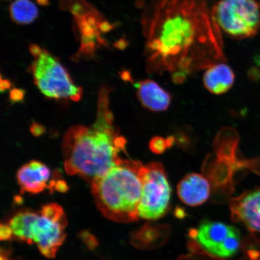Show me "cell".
Here are the masks:
<instances>
[{"label": "cell", "mask_w": 260, "mask_h": 260, "mask_svg": "<svg viewBox=\"0 0 260 260\" xmlns=\"http://www.w3.org/2000/svg\"><path fill=\"white\" fill-rule=\"evenodd\" d=\"M50 176L51 172L46 165L32 160L19 169L17 180L22 191L35 194L54 186L56 181L49 183Z\"/></svg>", "instance_id": "cell-10"}, {"label": "cell", "mask_w": 260, "mask_h": 260, "mask_svg": "<svg viewBox=\"0 0 260 260\" xmlns=\"http://www.w3.org/2000/svg\"><path fill=\"white\" fill-rule=\"evenodd\" d=\"M143 166L121 158L106 174L92 182V194L104 215L119 222L138 220Z\"/></svg>", "instance_id": "cell-3"}, {"label": "cell", "mask_w": 260, "mask_h": 260, "mask_svg": "<svg viewBox=\"0 0 260 260\" xmlns=\"http://www.w3.org/2000/svg\"><path fill=\"white\" fill-rule=\"evenodd\" d=\"M38 2L42 5H47L48 3V0H38Z\"/></svg>", "instance_id": "cell-22"}, {"label": "cell", "mask_w": 260, "mask_h": 260, "mask_svg": "<svg viewBox=\"0 0 260 260\" xmlns=\"http://www.w3.org/2000/svg\"><path fill=\"white\" fill-rule=\"evenodd\" d=\"M9 12L12 20L18 24H31L39 15L37 6L30 0H15Z\"/></svg>", "instance_id": "cell-15"}, {"label": "cell", "mask_w": 260, "mask_h": 260, "mask_svg": "<svg viewBox=\"0 0 260 260\" xmlns=\"http://www.w3.org/2000/svg\"><path fill=\"white\" fill-rule=\"evenodd\" d=\"M177 194L182 202L187 206H200L209 199L210 184L203 175L196 173L188 174L178 183Z\"/></svg>", "instance_id": "cell-11"}, {"label": "cell", "mask_w": 260, "mask_h": 260, "mask_svg": "<svg viewBox=\"0 0 260 260\" xmlns=\"http://www.w3.org/2000/svg\"><path fill=\"white\" fill-rule=\"evenodd\" d=\"M30 50L34 57L31 72L41 92L51 99L79 102L82 96V89L75 84L57 58L37 45H31Z\"/></svg>", "instance_id": "cell-4"}, {"label": "cell", "mask_w": 260, "mask_h": 260, "mask_svg": "<svg viewBox=\"0 0 260 260\" xmlns=\"http://www.w3.org/2000/svg\"><path fill=\"white\" fill-rule=\"evenodd\" d=\"M214 16L221 31L237 40L255 37L260 30L257 0H219Z\"/></svg>", "instance_id": "cell-5"}, {"label": "cell", "mask_w": 260, "mask_h": 260, "mask_svg": "<svg viewBox=\"0 0 260 260\" xmlns=\"http://www.w3.org/2000/svg\"><path fill=\"white\" fill-rule=\"evenodd\" d=\"M108 91L100 92L96 119L89 127L72 126L63 141L64 168L69 175H79L92 182L105 175L121 160L125 139L119 136L109 109Z\"/></svg>", "instance_id": "cell-2"}, {"label": "cell", "mask_w": 260, "mask_h": 260, "mask_svg": "<svg viewBox=\"0 0 260 260\" xmlns=\"http://www.w3.org/2000/svg\"><path fill=\"white\" fill-rule=\"evenodd\" d=\"M189 236L208 252L219 257H232L241 246L238 229L217 221H203L197 229L190 231Z\"/></svg>", "instance_id": "cell-8"}, {"label": "cell", "mask_w": 260, "mask_h": 260, "mask_svg": "<svg viewBox=\"0 0 260 260\" xmlns=\"http://www.w3.org/2000/svg\"><path fill=\"white\" fill-rule=\"evenodd\" d=\"M216 0H156L143 14L146 63L150 72L186 74L223 62L222 31L214 8Z\"/></svg>", "instance_id": "cell-1"}, {"label": "cell", "mask_w": 260, "mask_h": 260, "mask_svg": "<svg viewBox=\"0 0 260 260\" xmlns=\"http://www.w3.org/2000/svg\"><path fill=\"white\" fill-rule=\"evenodd\" d=\"M135 86L137 89L140 102L149 111H165L170 107L171 103L170 94L155 81L145 80L136 83Z\"/></svg>", "instance_id": "cell-12"}, {"label": "cell", "mask_w": 260, "mask_h": 260, "mask_svg": "<svg viewBox=\"0 0 260 260\" xmlns=\"http://www.w3.org/2000/svg\"><path fill=\"white\" fill-rule=\"evenodd\" d=\"M30 129L32 135L35 136L42 135L45 132L44 126L37 123H34V124L31 126Z\"/></svg>", "instance_id": "cell-20"}, {"label": "cell", "mask_w": 260, "mask_h": 260, "mask_svg": "<svg viewBox=\"0 0 260 260\" xmlns=\"http://www.w3.org/2000/svg\"><path fill=\"white\" fill-rule=\"evenodd\" d=\"M235 75L225 63L220 62L208 68L204 74L203 83L211 93L220 95L228 92L235 83Z\"/></svg>", "instance_id": "cell-14"}, {"label": "cell", "mask_w": 260, "mask_h": 260, "mask_svg": "<svg viewBox=\"0 0 260 260\" xmlns=\"http://www.w3.org/2000/svg\"><path fill=\"white\" fill-rule=\"evenodd\" d=\"M55 189L60 192H66L68 190V185L66 182L63 180H58L55 183L54 186Z\"/></svg>", "instance_id": "cell-19"}, {"label": "cell", "mask_w": 260, "mask_h": 260, "mask_svg": "<svg viewBox=\"0 0 260 260\" xmlns=\"http://www.w3.org/2000/svg\"><path fill=\"white\" fill-rule=\"evenodd\" d=\"M67 225L62 208L56 204H47L40 213L32 214L27 243L37 244L42 255L53 258L64 242Z\"/></svg>", "instance_id": "cell-7"}, {"label": "cell", "mask_w": 260, "mask_h": 260, "mask_svg": "<svg viewBox=\"0 0 260 260\" xmlns=\"http://www.w3.org/2000/svg\"><path fill=\"white\" fill-rule=\"evenodd\" d=\"M232 219L260 239V188L246 191L230 203Z\"/></svg>", "instance_id": "cell-9"}, {"label": "cell", "mask_w": 260, "mask_h": 260, "mask_svg": "<svg viewBox=\"0 0 260 260\" xmlns=\"http://www.w3.org/2000/svg\"><path fill=\"white\" fill-rule=\"evenodd\" d=\"M13 233L11 226L9 225H3L2 224L0 227V238L2 240H9L12 237Z\"/></svg>", "instance_id": "cell-17"}, {"label": "cell", "mask_w": 260, "mask_h": 260, "mask_svg": "<svg viewBox=\"0 0 260 260\" xmlns=\"http://www.w3.org/2000/svg\"><path fill=\"white\" fill-rule=\"evenodd\" d=\"M10 86H11V83L9 81L2 80V90L7 89L9 88Z\"/></svg>", "instance_id": "cell-21"}, {"label": "cell", "mask_w": 260, "mask_h": 260, "mask_svg": "<svg viewBox=\"0 0 260 260\" xmlns=\"http://www.w3.org/2000/svg\"><path fill=\"white\" fill-rule=\"evenodd\" d=\"M142 191L138 206L140 218H161L170 209L172 188L164 166L151 162L141 170Z\"/></svg>", "instance_id": "cell-6"}, {"label": "cell", "mask_w": 260, "mask_h": 260, "mask_svg": "<svg viewBox=\"0 0 260 260\" xmlns=\"http://www.w3.org/2000/svg\"><path fill=\"white\" fill-rule=\"evenodd\" d=\"M170 226L164 224L146 223L132 234L131 242L136 248L152 250L160 248L168 241Z\"/></svg>", "instance_id": "cell-13"}, {"label": "cell", "mask_w": 260, "mask_h": 260, "mask_svg": "<svg viewBox=\"0 0 260 260\" xmlns=\"http://www.w3.org/2000/svg\"><path fill=\"white\" fill-rule=\"evenodd\" d=\"M24 96V91L20 89H14L11 93V99L13 102H19L23 99Z\"/></svg>", "instance_id": "cell-18"}, {"label": "cell", "mask_w": 260, "mask_h": 260, "mask_svg": "<svg viewBox=\"0 0 260 260\" xmlns=\"http://www.w3.org/2000/svg\"><path fill=\"white\" fill-rule=\"evenodd\" d=\"M174 138L172 136L167 139L155 136L149 142V149L156 154H161L174 144Z\"/></svg>", "instance_id": "cell-16"}]
</instances>
